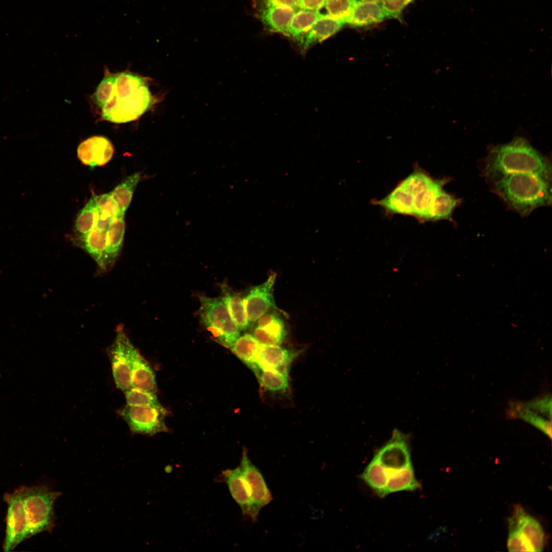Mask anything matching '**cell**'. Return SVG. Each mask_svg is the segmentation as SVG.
Listing matches in <instances>:
<instances>
[{
    "label": "cell",
    "mask_w": 552,
    "mask_h": 552,
    "mask_svg": "<svg viewBox=\"0 0 552 552\" xmlns=\"http://www.w3.org/2000/svg\"><path fill=\"white\" fill-rule=\"evenodd\" d=\"M223 296L222 298L225 303L231 316L241 330H246L249 326L243 298L240 294L229 290L224 286L222 288Z\"/></svg>",
    "instance_id": "cell-32"
},
{
    "label": "cell",
    "mask_w": 552,
    "mask_h": 552,
    "mask_svg": "<svg viewBox=\"0 0 552 552\" xmlns=\"http://www.w3.org/2000/svg\"><path fill=\"white\" fill-rule=\"evenodd\" d=\"M386 470L388 478L384 496L398 491H413L420 486L415 477L412 464L399 470Z\"/></svg>",
    "instance_id": "cell-23"
},
{
    "label": "cell",
    "mask_w": 552,
    "mask_h": 552,
    "mask_svg": "<svg viewBox=\"0 0 552 552\" xmlns=\"http://www.w3.org/2000/svg\"><path fill=\"white\" fill-rule=\"evenodd\" d=\"M93 99L101 108L104 120L124 123L140 118L151 105L153 98L143 78L123 72L105 77Z\"/></svg>",
    "instance_id": "cell-1"
},
{
    "label": "cell",
    "mask_w": 552,
    "mask_h": 552,
    "mask_svg": "<svg viewBox=\"0 0 552 552\" xmlns=\"http://www.w3.org/2000/svg\"><path fill=\"white\" fill-rule=\"evenodd\" d=\"M416 0H384L381 3L386 18L401 19L403 10Z\"/></svg>",
    "instance_id": "cell-38"
},
{
    "label": "cell",
    "mask_w": 552,
    "mask_h": 552,
    "mask_svg": "<svg viewBox=\"0 0 552 552\" xmlns=\"http://www.w3.org/2000/svg\"><path fill=\"white\" fill-rule=\"evenodd\" d=\"M127 338L123 329L118 328L116 336L107 350L115 384L123 393L131 387L130 367L126 346Z\"/></svg>",
    "instance_id": "cell-12"
},
{
    "label": "cell",
    "mask_w": 552,
    "mask_h": 552,
    "mask_svg": "<svg viewBox=\"0 0 552 552\" xmlns=\"http://www.w3.org/2000/svg\"><path fill=\"white\" fill-rule=\"evenodd\" d=\"M248 490L250 506L249 517L252 522L257 521L261 510L272 500L264 478L259 469L253 464L243 449L239 465Z\"/></svg>",
    "instance_id": "cell-9"
},
{
    "label": "cell",
    "mask_w": 552,
    "mask_h": 552,
    "mask_svg": "<svg viewBox=\"0 0 552 552\" xmlns=\"http://www.w3.org/2000/svg\"><path fill=\"white\" fill-rule=\"evenodd\" d=\"M252 335L262 345H279L285 339L287 331L284 323L275 312H267L257 320Z\"/></svg>",
    "instance_id": "cell-15"
},
{
    "label": "cell",
    "mask_w": 552,
    "mask_h": 552,
    "mask_svg": "<svg viewBox=\"0 0 552 552\" xmlns=\"http://www.w3.org/2000/svg\"><path fill=\"white\" fill-rule=\"evenodd\" d=\"M446 180H434L428 188L414 195L411 215L421 221H428L434 196L438 191L446 183Z\"/></svg>",
    "instance_id": "cell-26"
},
{
    "label": "cell",
    "mask_w": 552,
    "mask_h": 552,
    "mask_svg": "<svg viewBox=\"0 0 552 552\" xmlns=\"http://www.w3.org/2000/svg\"><path fill=\"white\" fill-rule=\"evenodd\" d=\"M114 153L111 142L102 136H94L80 143L77 156L81 162L90 167L102 166L111 159Z\"/></svg>",
    "instance_id": "cell-14"
},
{
    "label": "cell",
    "mask_w": 552,
    "mask_h": 552,
    "mask_svg": "<svg viewBox=\"0 0 552 552\" xmlns=\"http://www.w3.org/2000/svg\"><path fill=\"white\" fill-rule=\"evenodd\" d=\"M262 385L272 392L286 390L288 386L287 373L275 369H258L255 372Z\"/></svg>",
    "instance_id": "cell-33"
},
{
    "label": "cell",
    "mask_w": 552,
    "mask_h": 552,
    "mask_svg": "<svg viewBox=\"0 0 552 552\" xmlns=\"http://www.w3.org/2000/svg\"><path fill=\"white\" fill-rule=\"evenodd\" d=\"M551 401L550 396L546 395L542 398L535 399L525 403L519 404L521 406L534 410L551 419Z\"/></svg>",
    "instance_id": "cell-40"
},
{
    "label": "cell",
    "mask_w": 552,
    "mask_h": 552,
    "mask_svg": "<svg viewBox=\"0 0 552 552\" xmlns=\"http://www.w3.org/2000/svg\"><path fill=\"white\" fill-rule=\"evenodd\" d=\"M166 413L162 406L126 405L120 411L132 432L149 435L167 431L165 422Z\"/></svg>",
    "instance_id": "cell-8"
},
{
    "label": "cell",
    "mask_w": 552,
    "mask_h": 552,
    "mask_svg": "<svg viewBox=\"0 0 552 552\" xmlns=\"http://www.w3.org/2000/svg\"><path fill=\"white\" fill-rule=\"evenodd\" d=\"M507 547L510 551H541L544 533L540 523L517 507L509 520Z\"/></svg>",
    "instance_id": "cell-6"
},
{
    "label": "cell",
    "mask_w": 552,
    "mask_h": 552,
    "mask_svg": "<svg viewBox=\"0 0 552 552\" xmlns=\"http://www.w3.org/2000/svg\"><path fill=\"white\" fill-rule=\"evenodd\" d=\"M434 180L425 172L417 169L399 186L414 196L428 188Z\"/></svg>",
    "instance_id": "cell-35"
},
{
    "label": "cell",
    "mask_w": 552,
    "mask_h": 552,
    "mask_svg": "<svg viewBox=\"0 0 552 552\" xmlns=\"http://www.w3.org/2000/svg\"><path fill=\"white\" fill-rule=\"evenodd\" d=\"M358 1H361V2H364L381 4L384 0H358Z\"/></svg>",
    "instance_id": "cell-44"
},
{
    "label": "cell",
    "mask_w": 552,
    "mask_h": 552,
    "mask_svg": "<svg viewBox=\"0 0 552 552\" xmlns=\"http://www.w3.org/2000/svg\"><path fill=\"white\" fill-rule=\"evenodd\" d=\"M551 176L535 173H512L494 180V192L512 209L526 216L551 204Z\"/></svg>",
    "instance_id": "cell-2"
},
{
    "label": "cell",
    "mask_w": 552,
    "mask_h": 552,
    "mask_svg": "<svg viewBox=\"0 0 552 552\" xmlns=\"http://www.w3.org/2000/svg\"><path fill=\"white\" fill-rule=\"evenodd\" d=\"M326 0H300L298 8L318 11L325 6Z\"/></svg>",
    "instance_id": "cell-42"
},
{
    "label": "cell",
    "mask_w": 552,
    "mask_h": 552,
    "mask_svg": "<svg viewBox=\"0 0 552 552\" xmlns=\"http://www.w3.org/2000/svg\"><path fill=\"white\" fill-rule=\"evenodd\" d=\"M514 414L516 416L529 423L540 430L549 438H551V424L550 420L540 416L537 413L531 409L521 406L519 404H516L512 408Z\"/></svg>",
    "instance_id": "cell-34"
},
{
    "label": "cell",
    "mask_w": 552,
    "mask_h": 552,
    "mask_svg": "<svg viewBox=\"0 0 552 552\" xmlns=\"http://www.w3.org/2000/svg\"><path fill=\"white\" fill-rule=\"evenodd\" d=\"M296 12L289 7L270 5L260 9L257 16L269 31L287 36L289 24Z\"/></svg>",
    "instance_id": "cell-17"
},
{
    "label": "cell",
    "mask_w": 552,
    "mask_h": 552,
    "mask_svg": "<svg viewBox=\"0 0 552 552\" xmlns=\"http://www.w3.org/2000/svg\"><path fill=\"white\" fill-rule=\"evenodd\" d=\"M260 346L261 344L252 335L245 333L238 337L231 349L254 371L257 368Z\"/></svg>",
    "instance_id": "cell-25"
},
{
    "label": "cell",
    "mask_w": 552,
    "mask_h": 552,
    "mask_svg": "<svg viewBox=\"0 0 552 552\" xmlns=\"http://www.w3.org/2000/svg\"><path fill=\"white\" fill-rule=\"evenodd\" d=\"M126 346L130 367L131 386L155 393L156 382L153 369L128 337L126 339Z\"/></svg>",
    "instance_id": "cell-13"
},
{
    "label": "cell",
    "mask_w": 552,
    "mask_h": 552,
    "mask_svg": "<svg viewBox=\"0 0 552 552\" xmlns=\"http://www.w3.org/2000/svg\"><path fill=\"white\" fill-rule=\"evenodd\" d=\"M221 477L226 483L232 497L239 506L242 515L249 517L250 506L249 494L240 466L233 469L223 470Z\"/></svg>",
    "instance_id": "cell-20"
},
{
    "label": "cell",
    "mask_w": 552,
    "mask_h": 552,
    "mask_svg": "<svg viewBox=\"0 0 552 552\" xmlns=\"http://www.w3.org/2000/svg\"><path fill=\"white\" fill-rule=\"evenodd\" d=\"M296 356L295 353L279 345L261 344L257 368L275 369L287 373L288 366Z\"/></svg>",
    "instance_id": "cell-19"
},
{
    "label": "cell",
    "mask_w": 552,
    "mask_h": 552,
    "mask_svg": "<svg viewBox=\"0 0 552 552\" xmlns=\"http://www.w3.org/2000/svg\"><path fill=\"white\" fill-rule=\"evenodd\" d=\"M114 218L99 212L95 228L106 232Z\"/></svg>",
    "instance_id": "cell-43"
},
{
    "label": "cell",
    "mask_w": 552,
    "mask_h": 552,
    "mask_svg": "<svg viewBox=\"0 0 552 552\" xmlns=\"http://www.w3.org/2000/svg\"><path fill=\"white\" fill-rule=\"evenodd\" d=\"M97 197L93 194L77 215L75 223L76 239L84 237L95 227L99 214Z\"/></svg>",
    "instance_id": "cell-27"
},
{
    "label": "cell",
    "mask_w": 552,
    "mask_h": 552,
    "mask_svg": "<svg viewBox=\"0 0 552 552\" xmlns=\"http://www.w3.org/2000/svg\"><path fill=\"white\" fill-rule=\"evenodd\" d=\"M141 178L140 172H135L127 176L111 191L120 212L125 215L133 197L135 188Z\"/></svg>",
    "instance_id": "cell-29"
},
{
    "label": "cell",
    "mask_w": 552,
    "mask_h": 552,
    "mask_svg": "<svg viewBox=\"0 0 552 552\" xmlns=\"http://www.w3.org/2000/svg\"><path fill=\"white\" fill-rule=\"evenodd\" d=\"M274 273L269 275L263 283L252 287L243 298V303L249 325L276 305L273 296Z\"/></svg>",
    "instance_id": "cell-11"
},
{
    "label": "cell",
    "mask_w": 552,
    "mask_h": 552,
    "mask_svg": "<svg viewBox=\"0 0 552 552\" xmlns=\"http://www.w3.org/2000/svg\"><path fill=\"white\" fill-rule=\"evenodd\" d=\"M255 5L262 7L270 5H279L289 7L295 9L298 8L300 0H252Z\"/></svg>",
    "instance_id": "cell-41"
},
{
    "label": "cell",
    "mask_w": 552,
    "mask_h": 552,
    "mask_svg": "<svg viewBox=\"0 0 552 552\" xmlns=\"http://www.w3.org/2000/svg\"><path fill=\"white\" fill-rule=\"evenodd\" d=\"M413 195L406 192L399 186L384 198L376 203L388 213L412 215Z\"/></svg>",
    "instance_id": "cell-24"
},
{
    "label": "cell",
    "mask_w": 552,
    "mask_h": 552,
    "mask_svg": "<svg viewBox=\"0 0 552 552\" xmlns=\"http://www.w3.org/2000/svg\"><path fill=\"white\" fill-rule=\"evenodd\" d=\"M125 215L116 217L106 231L103 272L109 270L120 255L125 232Z\"/></svg>",
    "instance_id": "cell-16"
},
{
    "label": "cell",
    "mask_w": 552,
    "mask_h": 552,
    "mask_svg": "<svg viewBox=\"0 0 552 552\" xmlns=\"http://www.w3.org/2000/svg\"><path fill=\"white\" fill-rule=\"evenodd\" d=\"M201 320L213 337L220 344L231 348L240 335V330L230 315L222 297L199 296Z\"/></svg>",
    "instance_id": "cell-5"
},
{
    "label": "cell",
    "mask_w": 552,
    "mask_h": 552,
    "mask_svg": "<svg viewBox=\"0 0 552 552\" xmlns=\"http://www.w3.org/2000/svg\"><path fill=\"white\" fill-rule=\"evenodd\" d=\"M325 15L316 11L300 9L295 12L291 19L287 37L298 41Z\"/></svg>",
    "instance_id": "cell-28"
},
{
    "label": "cell",
    "mask_w": 552,
    "mask_h": 552,
    "mask_svg": "<svg viewBox=\"0 0 552 552\" xmlns=\"http://www.w3.org/2000/svg\"><path fill=\"white\" fill-rule=\"evenodd\" d=\"M344 25L342 19L325 14L298 40L301 50L306 51L312 45L331 37L338 32Z\"/></svg>",
    "instance_id": "cell-18"
},
{
    "label": "cell",
    "mask_w": 552,
    "mask_h": 552,
    "mask_svg": "<svg viewBox=\"0 0 552 552\" xmlns=\"http://www.w3.org/2000/svg\"><path fill=\"white\" fill-rule=\"evenodd\" d=\"M385 18L381 4L357 0L343 22L353 27H362L379 23Z\"/></svg>",
    "instance_id": "cell-21"
},
{
    "label": "cell",
    "mask_w": 552,
    "mask_h": 552,
    "mask_svg": "<svg viewBox=\"0 0 552 552\" xmlns=\"http://www.w3.org/2000/svg\"><path fill=\"white\" fill-rule=\"evenodd\" d=\"M28 521L29 538L43 532H51L55 524L54 505L61 495L44 486L19 488Z\"/></svg>",
    "instance_id": "cell-4"
},
{
    "label": "cell",
    "mask_w": 552,
    "mask_h": 552,
    "mask_svg": "<svg viewBox=\"0 0 552 552\" xmlns=\"http://www.w3.org/2000/svg\"><path fill=\"white\" fill-rule=\"evenodd\" d=\"M440 189L432 203L428 221L449 219L458 203V199Z\"/></svg>",
    "instance_id": "cell-30"
},
{
    "label": "cell",
    "mask_w": 552,
    "mask_h": 552,
    "mask_svg": "<svg viewBox=\"0 0 552 552\" xmlns=\"http://www.w3.org/2000/svg\"><path fill=\"white\" fill-rule=\"evenodd\" d=\"M97 203L100 213L112 217L121 215L111 192L97 196Z\"/></svg>",
    "instance_id": "cell-39"
},
{
    "label": "cell",
    "mask_w": 552,
    "mask_h": 552,
    "mask_svg": "<svg viewBox=\"0 0 552 552\" xmlns=\"http://www.w3.org/2000/svg\"><path fill=\"white\" fill-rule=\"evenodd\" d=\"M357 0H326L325 7L328 15L343 19L351 11Z\"/></svg>",
    "instance_id": "cell-37"
},
{
    "label": "cell",
    "mask_w": 552,
    "mask_h": 552,
    "mask_svg": "<svg viewBox=\"0 0 552 552\" xmlns=\"http://www.w3.org/2000/svg\"><path fill=\"white\" fill-rule=\"evenodd\" d=\"M106 232L94 228L84 237L76 239V244L84 249L103 272V259L106 248Z\"/></svg>",
    "instance_id": "cell-22"
},
{
    "label": "cell",
    "mask_w": 552,
    "mask_h": 552,
    "mask_svg": "<svg viewBox=\"0 0 552 552\" xmlns=\"http://www.w3.org/2000/svg\"><path fill=\"white\" fill-rule=\"evenodd\" d=\"M360 477L377 495L381 497L384 496L387 473L375 457L374 456Z\"/></svg>",
    "instance_id": "cell-31"
},
{
    "label": "cell",
    "mask_w": 552,
    "mask_h": 552,
    "mask_svg": "<svg viewBox=\"0 0 552 552\" xmlns=\"http://www.w3.org/2000/svg\"><path fill=\"white\" fill-rule=\"evenodd\" d=\"M124 393L127 405L155 407L162 406L155 393L145 391L131 386Z\"/></svg>",
    "instance_id": "cell-36"
},
{
    "label": "cell",
    "mask_w": 552,
    "mask_h": 552,
    "mask_svg": "<svg viewBox=\"0 0 552 552\" xmlns=\"http://www.w3.org/2000/svg\"><path fill=\"white\" fill-rule=\"evenodd\" d=\"M484 172L492 180L512 173H535L551 176L549 160L523 139L493 148L487 158Z\"/></svg>",
    "instance_id": "cell-3"
},
{
    "label": "cell",
    "mask_w": 552,
    "mask_h": 552,
    "mask_svg": "<svg viewBox=\"0 0 552 552\" xmlns=\"http://www.w3.org/2000/svg\"><path fill=\"white\" fill-rule=\"evenodd\" d=\"M4 500L7 504V512L3 548L7 552L13 550L29 538V531L24 502L19 489L6 493Z\"/></svg>",
    "instance_id": "cell-7"
},
{
    "label": "cell",
    "mask_w": 552,
    "mask_h": 552,
    "mask_svg": "<svg viewBox=\"0 0 552 552\" xmlns=\"http://www.w3.org/2000/svg\"><path fill=\"white\" fill-rule=\"evenodd\" d=\"M387 470H399L411 464L408 436L398 430L374 455Z\"/></svg>",
    "instance_id": "cell-10"
}]
</instances>
